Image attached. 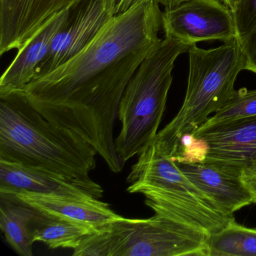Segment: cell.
<instances>
[{"mask_svg":"<svg viewBox=\"0 0 256 256\" xmlns=\"http://www.w3.org/2000/svg\"><path fill=\"white\" fill-rule=\"evenodd\" d=\"M70 11V8L54 18L19 49L0 79V95L22 92L34 82L37 70L49 53L55 36L65 24Z\"/></svg>","mask_w":256,"mask_h":256,"instance_id":"obj_14","label":"cell"},{"mask_svg":"<svg viewBox=\"0 0 256 256\" xmlns=\"http://www.w3.org/2000/svg\"><path fill=\"white\" fill-rule=\"evenodd\" d=\"M241 178L252 197L253 204H256V172H244Z\"/></svg>","mask_w":256,"mask_h":256,"instance_id":"obj_21","label":"cell"},{"mask_svg":"<svg viewBox=\"0 0 256 256\" xmlns=\"http://www.w3.org/2000/svg\"><path fill=\"white\" fill-rule=\"evenodd\" d=\"M232 12L236 38L246 60V70L256 74V0H240Z\"/></svg>","mask_w":256,"mask_h":256,"instance_id":"obj_18","label":"cell"},{"mask_svg":"<svg viewBox=\"0 0 256 256\" xmlns=\"http://www.w3.org/2000/svg\"><path fill=\"white\" fill-rule=\"evenodd\" d=\"M191 47L164 37L127 85L118 110L122 128L115 139L116 152L125 164L156 140L173 82L175 62Z\"/></svg>","mask_w":256,"mask_h":256,"instance_id":"obj_4","label":"cell"},{"mask_svg":"<svg viewBox=\"0 0 256 256\" xmlns=\"http://www.w3.org/2000/svg\"><path fill=\"white\" fill-rule=\"evenodd\" d=\"M132 194L145 196V204L157 215L176 220L208 235L224 228L234 217L226 215L162 154L155 143L138 156L127 178Z\"/></svg>","mask_w":256,"mask_h":256,"instance_id":"obj_5","label":"cell"},{"mask_svg":"<svg viewBox=\"0 0 256 256\" xmlns=\"http://www.w3.org/2000/svg\"><path fill=\"white\" fill-rule=\"evenodd\" d=\"M208 256H256V229L238 224L234 218L208 238Z\"/></svg>","mask_w":256,"mask_h":256,"instance_id":"obj_17","label":"cell"},{"mask_svg":"<svg viewBox=\"0 0 256 256\" xmlns=\"http://www.w3.org/2000/svg\"><path fill=\"white\" fill-rule=\"evenodd\" d=\"M101 228L40 212L31 227L34 242H42L50 248L76 250L85 238Z\"/></svg>","mask_w":256,"mask_h":256,"instance_id":"obj_16","label":"cell"},{"mask_svg":"<svg viewBox=\"0 0 256 256\" xmlns=\"http://www.w3.org/2000/svg\"><path fill=\"white\" fill-rule=\"evenodd\" d=\"M162 16L157 0L115 16L83 52L22 92L46 119L92 145L114 173L125 166L114 136L120 103L140 64L162 40Z\"/></svg>","mask_w":256,"mask_h":256,"instance_id":"obj_1","label":"cell"},{"mask_svg":"<svg viewBox=\"0 0 256 256\" xmlns=\"http://www.w3.org/2000/svg\"><path fill=\"white\" fill-rule=\"evenodd\" d=\"M78 0H0V54L22 48Z\"/></svg>","mask_w":256,"mask_h":256,"instance_id":"obj_10","label":"cell"},{"mask_svg":"<svg viewBox=\"0 0 256 256\" xmlns=\"http://www.w3.org/2000/svg\"><path fill=\"white\" fill-rule=\"evenodd\" d=\"M176 163L190 180L226 215L232 216L236 211L253 204L241 175L208 163Z\"/></svg>","mask_w":256,"mask_h":256,"instance_id":"obj_12","label":"cell"},{"mask_svg":"<svg viewBox=\"0 0 256 256\" xmlns=\"http://www.w3.org/2000/svg\"><path fill=\"white\" fill-rule=\"evenodd\" d=\"M42 214L102 228L121 218L108 204L96 198L71 197L32 192L10 193Z\"/></svg>","mask_w":256,"mask_h":256,"instance_id":"obj_13","label":"cell"},{"mask_svg":"<svg viewBox=\"0 0 256 256\" xmlns=\"http://www.w3.org/2000/svg\"><path fill=\"white\" fill-rule=\"evenodd\" d=\"M40 214L14 194L0 192V229L19 256H34L31 227Z\"/></svg>","mask_w":256,"mask_h":256,"instance_id":"obj_15","label":"cell"},{"mask_svg":"<svg viewBox=\"0 0 256 256\" xmlns=\"http://www.w3.org/2000/svg\"><path fill=\"white\" fill-rule=\"evenodd\" d=\"M188 54L190 72L184 104L155 142L158 150L170 158L176 156L182 138L198 130L230 100L236 90V78L246 66L236 38L208 50L194 44Z\"/></svg>","mask_w":256,"mask_h":256,"instance_id":"obj_3","label":"cell"},{"mask_svg":"<svg viewBox=\"0 0 256 256\" xmlns=\"http://www.w3.org/2000/svg\"><path fill=\"white\" fill-rule=\"evenodd\" d=\"M114 17L104 0H78L55 36L35 79L54 71L83 52Z\"/></svg>","mask_w":256,"mask_h":256,"instance_id":"obj_9","label":"cell"},{"mask_svg":"<svg viewBox=\"0 0 256 256\" xmlns=\"http://www.w3.org/2000/svg\"><path fill=\"white\" fill-rule=\"evenodd\" d=\"M104 1L108 8L115 16L124 14L128 10L134 8L136 6L149 0H104Z\"/></svg>","mask_w":256,"mask_h":256,"instance_id":"obj_20","label":"cell"},{"mask_svg":"<svg viewBox=\"0 0 256 256\" xmlns=\"http://www.w3.org/2000/svg\"><path fill=\"white\" fill-rule=\"evenodd\" d=\"M101 233L106 256H208L209 235L157 214L144 220L122 216Z\"/></svg>","mask_w":256,"mask_h":256,"instance_id":"obj_6","label":"cell"},{"mask_svg":"<svg viewBox=\"0 0 256 256\" xmlns=\"http://www.w3.org/2000/svg\"><path fill=\"white\" fill-rule=\"evenodd\" d=\"M240 0H222V2L232 10V12L236 8V6Z\"/></svg>","mask_w":256,"mask_h":256,"instance_id":"obj_23","label":"cell"},{"mask_svg":"<svg viewBox=\"0 0 256 256\" xmlns=\"http://www.w3.org/2000/svg\"><path fill=\"white\" fill-rule=\"evenodd\" d=\"M256 115V90L241 88L206 122L214 124Z\"/></svg>","mask_w":256,"mask_h":256,"instance_id":"obj_19","label":"cell"},{"mask_svg":"<svg viewBox=\"0 0 256 256\" xmlns=\"http://www.w3.org/2000/svg\"><path fill=\"white\" fill-rule=\"evenodd\" d=\"M162 23L166 36L192 46L202 42H226L236 37L233 12L220 0H186L166 8Z\"/></svg>","mask_w":256,"mask_h":256,"instance_id":"obj_8","label":"cell"},{"mask_svg":"<svg viewBox=\"0 0 256 256\" xmlns=\"http://www.w3.org/2000/svg\"><path fill=\"white\" fill-rule=\"evenodd\" d=\"M0 192H32L98 199L104 196V190L98 184H84L4 160H0Z\"/></svg>","mask_w":256,"mask_h":256,"instance_id":"obj_11","label":"cell"},{"mask_svg":"<svg viewBox=\"0 0 256 256\" xmlns=\"http://www.w3.org/2000/svg\"><path fill=\"white\" fill-rule=\"evenodd\" d=\"M160 5L167 8H172V7L176 6L182 2H185L186 0H157Z\"/></svg>","mask_w":256,"mask_h":256,"instance_id":"obj_22","label":"cell"},{"mask_svg":"<svg viewBox=\"0 0 256 256\" xmlns=\"http://www.w3.org/2000/svg\"><path fill=\"white\" fill-rule=\"evenodd\" d=\"M96 150L70 128L50 122L22 92L0 95V160L96 184Z\"/></svg>","mask_w":256,"mask_h":256,"instance_id":"obj_2","label":"cell"},{"mask_svg":"<svg viewBox=\"0 0 256 256\" xmlns=\"http://www.w3.org/2000/svg\"><path fill=\"white\" fill-rule=\"evenodd\" d=\"M173 160L208 163L238 175L256 172V115L205 122L182 139Z\"/></svg>","mask_w":256,"mask_h":256,"instance_id":"obj_7","label":"cell"}]
</instances>
